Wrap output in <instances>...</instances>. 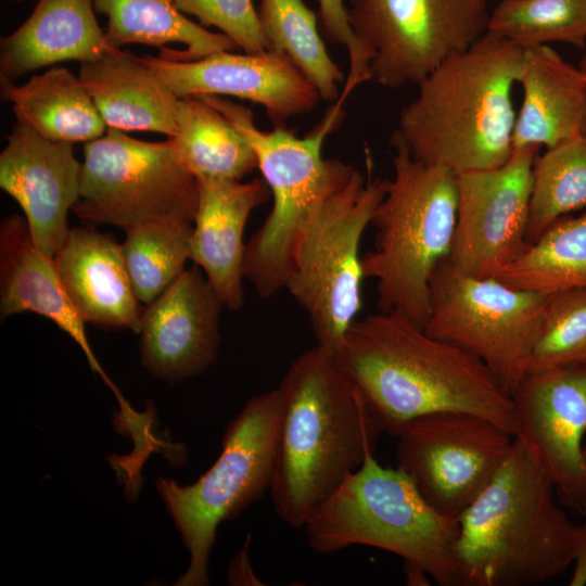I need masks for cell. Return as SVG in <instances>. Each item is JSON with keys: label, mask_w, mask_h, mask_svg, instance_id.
I'll return each mask as SVG.
<instances>
[{"label": "cell", "mask_w": 586, "mask_h": 586, "mask_svg": "<svg viewBox=\"0 0 586 586\" xmlns=\"http://www.w3.org/2000/svg\"><path fill=\"white\" fill-rule=\"evenodd\" d=\"M332 352L383 433L396 436L426 415L466 412L517 434L512 397L485 364L398 314L356 318Z\"/></svg>", "instance_id": "cell-1"}, {"label": "cell", "mask_w": 586, "mask_h": 586, "mask_svg": "<svg viewBox=\"0 0 586 586\" xmlns=\"http://www.w3.org/2000/svg\"><path fill=\"white\" fill-rule=\"evenodd\" d=\"M278 387L281 420L269 495L278 517L303 528L311 512L374 454L383 432L330 348L317 344L300 354Z\"/></svg>", "instance_id": "cell-2"}, {"label": "cell", "mask_w": 586, "mask_h": 586, "mask_svg": "<svg viewBox=\"0 0 586 586\" xmlns=\"http://www.w3.org/2000/svg\"><path fill=\"white\" fill-rule=\"evenodd\" d=\"M524 49L487 30L431 72L399 115L392 143L455 174L504 165L513 151V89Z\"/></svg>", "instance_id": "cell-3"}, {"label": "cell", "mask_w": 586, "mask_h": 586, "mask_svg": "<svg viewBox=\"0 0 586 586\" xmlns=\"http://www.w3.org/2000/svg\"><path fill=\"white\" fill-rule=\"evenodd\" d=\"M556 489L519 436L494 477L458 518L466 586H526L573 562L581 525L557 505Z\"/></svg>", "instance_id": "cell-4"}, {"label": "cell", "mask_w": 586, "mask_h": 586, "mask_svg": "<svg viewBox=\"0 0 586 586\" xmlns=\"http://www.w3.org/2000/svg\"><path fill=\"white\" fill-rule=\"evenodd\" d=\"M303 528L316 553L375 547L420 566L442 586H466L458 520L435 510L403 471L381 466L373 454L311 512Z\"/></svg>", "instance_id": "cell-5"}, {"label": "cell", "mask_w": 586, "mask_h": 586, "mask_svg": "<svg viewBox=\"0 0 586 586\" xmlns=\"http://www.w3.org/2000/svg\"><path fill=\"white\" fill-rule=\"evenodd\" d=\"M202 97L246 138L273 199L264 224L246 243L244 256V278L260 297L268 298L285 289L296 243L320 204L356 170L337 158H323L321 153L327 137L344 119L347 97L341 94L319 124L301 138L283 126L260 130L245 106L218 95Z\"/></svg>", "instance_id": "cell-6"}, {"label": "cell", "mask_w": 586, "mask_h": 586, "mask_svg": "<svg viewBox=\"0 0 586 586\" xmlns=\"http://www.w3.org/2000/svg\"><path fill=\"white\" fill-rule=\"evenodd\" d=\"M392 144L394 174L371 219L374 245L361 256L362 272L377 283L379 311L398 314L424 329L433 272L453 245L457 174Z\"/></svg>", "instance_id": "cell-7"}, {"label": "cell", "mask_w": 586, "mask_h": 586, "mask_svg": "<svg viewBox=\"0 0 586 586\" xmlns=\"http://www.w3.org/2000/svg\"><path fill=\"white\" fill-rule=\"evenodd\" d=\"M281 420L279 387L251 397L230 421L215 463L190 485L158 477L156 488L190 555L178 586L209 584L220 522L237 518L270 491Z\"/></svg>", "instance_id": "cell-8"}, {"label": "cell", "mask_w": 586, "mask_h": 586, "mask_svg": "<svg viewBox=\"0 0 586 586\" xmlns=\"http://www.w3.org/2000/svg\"><path fill=\"white\" fill-rule=\"evenodd\" d=\"M355 170L329 194L298 239L285 289L306 313L318 345L333 349L362 307L359 246L387 179Z\"/></svg>", "instance_id": "cell-9"}, {"label": "cell", "mask_w": 586, "mask_h": 586, "mask_svg": "<svg viewBox=\"0 0 586 586\" xmlns=\"http://www.w3.org/2000/svg\"><path fill=\"white\" fill-rule=\"evenodd\" d=\"M549 295L466 275L445 258L430 282L424 330L481 359L512 396L542 332Z\"/></svg>", "instance_id": "cell-10"}, {"label": "cell", "mask_w": 586, "mask_h": 586, "mask_svg": "<svg viewBox=\"0 0 586 586\" xmlns=\"http://www.w3.org/2000/svg\"><path fill=\"white\" fill-rule=\"evenodd\" d=\"M198 199V180L178 164L168 140L142 141L107 127L84 146L80 198L72 211L86 224L126 231L165 218L193 224Z\"/></svg>", "instance_id": "cell-11"}, {"label": "cell", "mask_w": 586, "mask_h": 586, "mask_svg": "<svg viewBox=\"0 0 586 586\" xmlns=\"http://www.w3.org/2000/svg\"><path fill=\"white\" fill-rule=\"evenodd\" d=\"M351 29L369 59L370 80L418 85L487 30L486 0H352Z\"/></svg>", "instance_id": "cell-12"}, {"label": "cell", "mask_w": 586, "mask_h": 586, "mask_svg": "<svg viewBox=\"0 0 586 586\" xmlns=\"http://www.w3.org/2000/svg\"><path fill=\"white\" fill-rule=\"evenodd\" d=\"M397 468L440 513L457 519L510 453L513 435L472 413L436 412L396 435Z\"/></svg>", "instance_id": "cell-13"}, {"label": "cell", "mask_w": 586, "mask_h": 586, "mask_svg": "<svg viewBox=\"0 0 586 586\" xmlns=\"http://www.w3.org/2000/svg\"><path fill=\"white\" fill-rule=\"evenodd\" d=\"M539 146L513 150L501 166L457 175V218L449 262L496 277L525 250L533 166Z\"/></svg>", "instance_id": "cell-14"}, {"label": "cell", "mask_w": 586, "mask_h": 586, "mask_svg": "<svg viewBox=\"0 0 586 586\" xmlns=\"http://www.w3.org/2000/svg\"><path fill=\"white\" fill-rule=\"evenodd\" d=\"M519 436L562 505L586 517V361L526 372L512 394Z\"/></svg>", "instance_id": "cell-15"}, {"label": "cell", "mask_w": 586, "mask_h": 586, "mask_svg": "<svg viewBox=\"0 0 586 586\" xmlns=\"http://www.w3.org/2000/svg\"><path fill=\"white\" fill-rule=\"evenodd\" d=\"M224 306L201 268H186L144 307L139 333L142 367L171 385L205 372L218 356Z\"/></svg>", "instance_id": "cell-16"}, {"label": "cell", "mask_w": 586, "mask_h": 586, "mask_svg": "<svg viewBox=\"0 0 586 586\" xmlns=\"http://www.w3.org/2000/svg\"><path fill=\"white\" fill-rule=\"evenodd\" d=\"M142 58L178 98L208 94L249 100L262 105L276 127L311 111L321 100L294 64L273 50L259 54L219 51L193 61Z\"/></svg>", "instance_id": "cell-17"}, {"label": "cell", "mask_w": 586, "mask_h": 586, "mask_svg": "<svg viewBox=\"0 0 586 586\" xmlns=\"http://www.w3.org/2000/svg\"><path fill=\"white\" fill-rule=\"evenodd\" d=\"M80 180L73 143L16 122L0 154V187L23 209L36 247L51 258L68 235L67 214L80 198Z\"/></svg>", "instance_id": "cell-18"}, {"label": "cell", "mask_w": 586, "mask_h": 586, "mask_svg": "<svg viewBox=\"0 0 586 586\" xmlns=\"http://www.w3.org/2000/svg\"><path fill=\"white\" fill-rule=\"evenodd\" d=\"M53 262L86 324L140 333L144 308L132 286L122 244L113 237L91 225L71 228Z\"/></svg>", "instance_id": "cell-19"}, {"label": "cell", "mask_w": 586, "mask_h": 586, "mask_svg": "<svg viewBox=\"0 0 586 586\" xmlns=\"http://www.w3.org/2000/svg\"><path fill=\"white\" fill-rule=\"evenodd\" d=\"M199 199L191 235V259L200 267L224 305L244 304L243 235L251 213L271 196L264 179L198 180Z\"/></svg>", "instance_id": "cell-20"}, {"label": "cell", "mask_w": 586, "mask_h": 586, "mask_svg": "<svg viewBox=\"0 0 586 586\" xmlns=\"http://www.w3.org/2000/svg\"><path fill=\"white\" fill-rule=\"evenodd\" d=\"M35 313L67 333L84 352L91 370L122 399L105 374L88 341L85 326L73 306L53 258L34 244L21 215L7 217L0 226V317Z\"/></svg>", "instance_id": "cell-21"}, {"label": "cell", "mask_w": 586, "mask_h": 586, "mask_svg": "<svg viewBox=\"0 0 586 586\" xmlns=\"http://www.w3.org/2000/svg\"><path fill=\"white\" fill-rule=\"evenodd\" d=\"M518 84L523 101L513 150L551 148L586 129L585 76L548 44L524 49Z\"/></svg>", "instance_id": "cell-22"}, {"label": "cell", "mask_w": 586, "mask_h": 586, "mask_svg": "<svg viewBox=\"0 0 586 586\" xmlns=\"http://www.w3.org/2000/svg\"><path fill=\"white\" fill-rule=\"evenodd\" d=\"M81 82L110 128L176 133L179 98L142 56L112 49L82 62Z\"/></svg>", "instance_id": "cell-23"}, {"label": "cell", "mask_w": 586, "mask_h": 586, "mask_svg": "<svg viewBox=\"0 0 586 586\" xmlns=\"http://www.w3.org/2000/svg\"><path fill=\"white\" fill-rule=\"evenodd\" d=\"M93 0H39L28 18L1 39L0 78L59 62L101 58L112 48L94 15Z\"/></svg>", "instance_id": "cell-24"}, {"label": "cell", "mask_w": 586, "mask_h": 586, "mask_svg": "<svg viewBox=\"0 0 586 586\" xmlns=\"http://www.w3.org/2000/svg\"><path fill=\"white\" fill-rule=\"evenodd\" d=\"M1 99L12 104L17 123L62 142H89L107 126L80 78L62 66L34 75L24 85L1 79Z\"/></svg>", "instance_id": "cell-25"}, {"label": "cell", "mask_w": 586, "mask_h": 586, "mask_svg": "<svg viewBox=\"0 0 586 586\" xmlns=\"http://www.w3.org/2000/svg\"><path fill=\"white\" fill-rule=\"evenodd\" d=\"M93 4L107 18L105 36L114 49L141 43L160 48L162 59L193 61L238 48L225 34L189 20L174 0H93Z\"/></svg>", "instance_id": "cell-26"}, {"label": "cell", "mask_w": 586, "mask_h": 586, "mask_svg": "<svg viewBox=\"0 0 586 586\" xmlns=\"http://www.w3.org/2000/svg\"><path fill=\"white\" fill-rule=\"evenodd\" d=\"M176 125L167 140L178 164L196 180H241L257 168L246 138L202 95L179 98Z\"/></svg>", "instance_id": "cell-27"}, {"label": "cell", "mask_w": 586, "mask_h": 586, "mask_svg": "<svg viewBox=\"0 0 586 586\" xmlns=\"http://www.w3.org/2000/svg\"><path fill=\"white\" fill-rule=\"evenodd\" d=\"M495 278L547 295L586 289V208L553 221Z\"/></svg>", "instance_id": "cell-28"}, {"label": "cell", "mask_w": 586, "mask_h": 586, "mask_svg": "<svg viewBox=\"0 0 586 586\" xmlns=\"http://www.w3.org/2000/svg\"><path fill=\"white\" fill-rule=\"evenodd\" d=\"M257 14L270 50L285 55L321 100L335 102L343 73L319 35L315 12L302 0H260Z\"/></svg>", "instance_id": "cell-29"}, {"label": "cell", "mask_w": 586, "mask_h": 586, "mask_svg": "<svg viewBox=\"0 0 586 586\" xmlns=\"http://www.w3.org/2000/svg\"><path fill=\"white\" fill-rule=\"evenodd\" d=\"M193 224L180 218L149 221L126 230L122 243L136 295L149 305L186 270Z\"/></svg>", "instance_id": "cell-30"}, {"label": "cell", "mask_w": 586, "mask_h": 586, "mask_svg": "<svg viewBox=\"0 0 586 586\" xmlns=\"http://www.w3.org/2000/svg\"><path fill=\"white\" fill-rule=\"evenodd\" d=\"M586 208V129L537 155L533 166L526 239L557 219Z\"/></svg>", "instance_id": "cell-31"}, {"label": "cell", "mask_w": 586, "mask_h": 586, "mask_svg": "<svg viewBox=\"0 0 586 586\" xmlns=\"http://www.w3.org/2000/svg\"><path fill=\"white\" fill-rule=\"evenodd\" d=\"M488 30L522 49L562 42L586 46V0H501Z\"/></svg>", "instance_id": "cell-32"}, {"label": "cell", "mask_w": 586, "mask_h": 586, "mask_svg": "<svg viewBox=\"0 0 586 586\" xmlns=\"http://www.w3.org/2000/svg\"><path fill=\"white\" fill-rule=\"evenodd\" d=\"M586 361V289L549 295L544 324L527 370L542 371Z\"/></svg>", "instance_id": "cell-33"}, {"label": "cell", "mask_w": 586, "mask_h": 586, "mask_svg": "<svg viewBox=\"0 0 586 586\" xmlns=\"http://www.w3.org/2000/svg\"><path fill=\"white\" fill-rule=\"evenodd\" d=\"M183 14H191L207 26H215L244 53L270 50L252 0H174Z\"/></svg>", "instance_id": "cell-34"}, {"label": "cell", "mask_w": 586, "mask_h": 586, "mask_svg": "<svg viewBox=\"0 0 586 586\" xmlns=\"http://www.w3.org/2000/svg\"><path fill=\"white\" fill-rule=\"evenodd\" d=\"M319 20L327 39L345 46L349 55V72L343 92H351L360 84L370 80L369 59L356 40L348 22V3L352 0H317Z\"/></svg>", "instance_id": "cell-35"}, {"label": "cell", "mask_w": 586, "mask_h": 586, "mask_svg": "<svg viewBox=\"0 0 586 586\" xmlns=\"http://www.w3.org/2000/svg\"><path fill=\"white\" fill-rule=\"evenodd\" d=\"M572 563H574V571L570 579V585H586V522L581 525L578 542Z\"/></svg>", "instance_id": "cell-36"}, {"label": "cell", "mask_w": 586, "mask_h": 586, "mask_svg": "<svg viewBox=\"0 0 586 586\" xmlns=\"http://www.w3.org/2000/svg\"><path fill=\"white\" fill-rule=\"evenodd\" d=\"M405 563L406 583L408 585H429V574L418 565Z\"/></svg>", "instance_id": "cell-37"}, {"label": "cell", "mask_w": 586, "mask_h": 586, "mask_svg": "<svg viewBox=\"0 0 586 586\" xmlns=\"http://www.w3.org/2000/svg\"><path fill=\"white\" fill-rule=\"evenodd\" d=\"M578 66H579L581 71L583 72V74L585 76V81H586V55L581 60Z\"/></svg>", "instance_id": "cell-38"}, {"label": "cell", "mask_w": 586, "mask_h": 586, "mask_svg": "<svg viewBox=\"0 0 586 586\" xmlns=\"http://www.w3.org/2000/svg\"><path fill=\"white\" fill-rule=\"evenodd\" d=\"M583 453H584V460L586 464V443L584 444Z\"/></svg>", "instance_id": "cell-39"}, {"label": "cell", "mask_w": 586, "mask_h": 586, "mask_svg": "<svg viewBox=\"0 0 586 586\" xmlns=\"http://www.w3.org/2000/svg\"><path fill=\"white\" fill-rule=\"evenodd\" d=\"M13 1L21 2V1H24V0H13Z\"/></svg>", "instance_id": "cell-40"}]
</instances>
